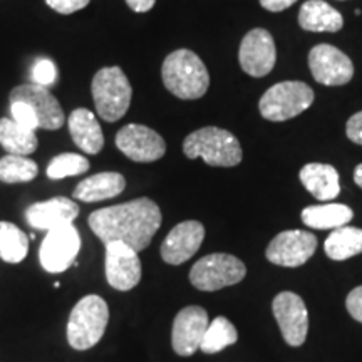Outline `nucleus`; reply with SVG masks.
I'll list each match as a JSON object with an SVG mask.
<instances>
[{
  "label": "nucleus",
  "instance_id": "obj_23",
  "mask_svg": "<svg viewBox=\"0 0 362 362\" xmlns=\"http://www.w3.org/2000/svg\"><path fill=\"white\" fill-rule=\"evenodd\" d=\"M354 218V211L342 203H327V205H314L302 210V221L309 228L330 230L349 225Z\"/></svg>",
  "mask_w": 362,
  "mask_h": 362
},
{
  "label": "nucleus",
  "instance_id": "obj_37",
  "mask_svg": "<svg viewBox=\"0 0 362 362\" xmlns=\"http://www.w3.org/2000/svg\"><path fill=\"white\" fill-rule=\"evenodd\" d=\"M354 181H356L357 187L362 188V163H361V165L356 166V170H354Z\"/></svg>",
  "mask_w": 362,
  "mask_h": 362
},
{
  "label": "nucleus",
  "instance_id": "obj_6",
  "mask_svg": "<svg viewBox=\"0 0 362 362\" xmlns=\"http://www.w3.org/2000/svg\"><path fill=\"white\" fill-rule=\"evenodd\" d=\"M314 103V90L300 81H285L267 89L259 103L262 117L282 123L309 110Z\"/></svg>",
  "mask_w": 362,
  "mask_h": 362
},
{
  "label": "nucleus",
  "instance_id": "obj_10",
  "mask_svg": "<svg viewBox=\"0 0 362 362\" xmlns=\"http://www.w3.org/2000/svg\"><path fill=\"white\" fill-rule=\"evenodd\" d=\"M116 146L136 163H153L165 156L166 143L155 129L143 124H126L117 131Z\"/></svg>",
  "mask_w": 362,
  "mask_h": 362
},
{
  "label": "nucleus",
  "instance_id": "obj_32",
  "mask_svg": "<svg viewBox=\"0 0 362 362\" xmlns=\"http://www.w3.org/2000/svg\"><path fill=\"white\" fill-rule=\"evenodd\" d=\"M90 0H45L49 7L57 13H62V16H69V13L83 11L84 7L89 6Z\"/></svg>",
  "mask_w": 362,
  "mask_h": 362
},
{
  "label": "nucleus",
  "instance_id": "obj_11",
  "mask_svg": "<svg viewBox=\"0 0 362 362\" xmlns=\"http://www.w3.org/2000/svg\"><path fill=\"white\" fill-rule=\"evenodd\" d=\"M317 250V238L305 230H285L279 233L267 247V259L280 267L304 265Z\"/></svg>",
  "mask_w": 362,
  "mask_h": 362
},
{
  "label": "nucleus",
  "instance_id": "obj_4",
  "mask_svg": "<svg viewBox=\"0 0 362 362\" xmlns=\"http://www.w3.org/2000/svg\"><path fill=\"white\" fill-rule=\"evenodd\" d=\"M110 320V309L99 296H86L74 305L67 322V342L72 349L88 351L101 341Z\"/></svg>",
  "mask_w": 362,
  "mask_h": 362
},
{
  "label": "nucleus",
  "instance_id": "obj_8",
  "mask_svg": "<svg viewBox=\"0 0 362 362\" xmlns=\"http://www.w3.org/2000/svg\"><path fill=\"white\" fill-rule=\"evenodd\" d=\"M81 250V235L74 225L49 230L39 250L40 265L49 274L66 272L76 262Z\"/></svg>",
  "mask_w": 362,
  "mask_h": 362
},
{
  "label": "nucleus",
  "instance_id": "obj_1",
  "mask_svg": "<svg viewBox=\"0 0 362 362\" xmlns=\"http://www.w3.org/2000/svg\"><path fill=\"white\" fill-rule=\"evenodd\" d=\"M161 210L149 198L101 208L89 215L88 223L104 245L123 242L136 252L146 250L161 226Z\"/></svg>",
  "mask_w": 362,
  "mask_h": 362
},
{
  "label": "nucleus",
  "instance_id": "obj_3",
  "mask_svg": "<svg viewBox=\"0 0 362 362\" xmlns=\"http://www.w3.org/2000/svg\"><path fill=\"white\" fill-rule=\"evenodd\" d=\"M183 153L189 160L202 158L206 165L232 168L242 163L243 151L240 141L230 131L206 126L193 131L183 141Z\"/></svg>",
  "mask_w": 362,
  "mask_h": 362
},
{
  "label": "nucleus",
  "instance_id": "obj_33",
  "mask_svg": "<svg viewBox=\"0 0 362 362\" xmlns=\"http://www.w3.org/2000/svg\"><path fill=\"white\" fill-rule=\"evenodd\" d=\"M346 307L352 319H356L357 322L362 324V285L349 292V296L346 298Z\"/></svg>",
  "mask_w": 362,
  "mask_h": 362
},
{
  "label": "nucleus",
  "instance_id": "obj_9",
  "mask_svg": "<svg viewBox=\"0 0 362 362\" xmlns=\"http://www.w3.org/2000/svg\"><path fill=\"white\" fill-rule=\"evenodd\" d=\"M272 312L285 342L292 347H300L309 332V312L304 298L293 292H280L272 302Z\"/></svg>",
  "mask_w": 362,
  "mask_h": 362
},
{
  "label": "nucleus",
  "instance_id": "obj_28",
  "mask_svg": "<svg viewBox=\"0 0 362 362\" xmlns=\"http://www.w3.org/2000/svg\"><path fill=\"white\" fill-rule=\"evenodd\" d=\"M39 173L35 161L27 156L7 155L0 158V181L7 185L27 183L33 181Z\"/></svg>",
  "mask_w": 362,
  "mask_h": 362
},
{
  "label": "nucleus",
  "instance_id": "obj_35",
  "mask_svg": "<svg viewBox=\"0 0 362 362\" xmlns=\"http://www.w3.org/2000/svg\"><path fill=\"white\" fill-rule=\"evenodd\" d=\"M297 0H260V6L269 12H282L292 7Z\"/></svg>",
  "mask_w": 362,
  "mask_h": 362
},
{
  "label": "nucleus",
  "instance_id": "obj_31",
  "mask_svg": "<svg viewBox=\"0 0 362 362\" xmlns=\"http://www.w3.org/2000/svg\"><path fill=\"white\" fill-rule=\"evenodd\" d=\"M11 112H12V119L17 121V123L25 126L29 129H39L37 124V117H35V112L33 111V107L27 106L25 103L21 101H12L11 103Z\"/></svg>",
  "mask_w": 362,
  "mask_h": 362
},
{
  "label": "nucleus",
  "instance_id": "obj_26",
  "mask_svg": "<svg viewBox=\"0 0 362 362\" xmlns=\"http://www.w3.org/2000/svg\"><path fill=\"white\" fill-rule=\"evenodd\" d=\"M29 253V237L11 221H0V259L19 264Z\"/></svg>",
  "mask_w": 362,
  "mask_h": 362
},
{
  "label": "nucleus",
  "instance_id": "obj_21",
  "mask_svg": "<svg viewBox=\"0 0 362 362\" xmlns=\"http://www.w3.org/2000/svg\"><path fill=\"white\" fill-rule=\"evenodd\" d=\"M67 124H69L72 141L76 143V146H79L88 155H98L101 151L104 146L103 129L96 116L89 110L79 107L72 111Z\"/></svg>",
  "mask_w": 362,
  "mask_h": 362
},
{
  "label": "nucleus",
  "instance_id": "obj_16",
  "mask_svg": "<svg viewBox=\"0 0 362 362\" xmlns=\"http://www.w3.org/2000/svg\"><path fill=\"white\" fill-rule=\"evenodd\" d=\"M208 324H210V319L203 307L189 305L181 309L175 317L173 329H171V346L176 354L188 357L200 349Z\"/></svg>",
  "mask_w": 362,
  "mask_h": 362
},
{
  "label": "nucleus",
  "instance_id": "obj_27",
  "mask_svg": "<svg viewBox=\"0 0 362 362\" xmlns=\"http://www.w3.org/2000/svg\"><path fill=\"white\" fill-rule=\"evenodd\" d=\"M238 341V332L235 325L230 322L226 317H216L208 324L205 336L202 339L200 351L205 354H216L226 349L228 346H233Z\"/></svg>",
  "mask_w": 362,
  "mask_h": 362
},
{
  "label": "nucleus",
  "instance_id": "obj_15",
  "mask_svg": "<svg viewBox=\"0 0 362 362\" xmlns=\"http://www.w3.org/2000/svg\"><path fill=\"white\" fill-rule=\"evenodd\" d=\"M21 101L33 107L39 129L56 131L62 128L66 117L61 104L47 88L39 84H22L11 90V103Z\"/></svg>",
  "mask_w": 362,
  "mask_h": 362
},
{
  "label": "nucleus",
  "instance_id": "obj_12",
  "mask_svg": "<svg viewBox=\"0 0 362 362\" xmlns=\"http://www.w3.org/2000/svg\"><path fill=\"white\" fill-rule=\"evenodd\" d=\"M238 61L243 72L252 78L270 74L277 61V49L269 30L252 29L240 44Z\"/></svg>",
  "mask_w": 362,
  "mask_h": 362
},
{
  "label": "nucleus",
  "instance_id": "obj_2",
  "mask_svg": "<svg viewBox=\"0 0 362 362\" xmlns=\"http://www.w3.org/2000/svg\"><path fill=\"white\" fill-rule=\"evenodd\" d=\"M163 84L180 99H200L210 88V74L203 61L189 49H178L163 62Z\"/></svg>",
  "mask_w": 362,
  "mask_h": 362
},
{
  "label": "nucleus",
  "instance_id": "obj_25",
  "mask_svg": "<svg viewBox=\"0 0 362 362\" xmlns=\"http://www.w3.org/2000/svg\"><path fill=\"white\" fill-rule=\"evenodd\" d=\"M325 255L329 259L342 262L362 253V228L357 226H341L329 235L324 243Z\"/></svg>",
  "mask_w": 362,
  "mask_h": 362
},
{
  "label": "nucleus",
  "instance_id": "obj_29",
  "mask_svg": "<svg viewBox=\"0 0 362 362\" xmlns=\"http://www.w3.org/2000/svg\"><path fill=\"white\" fill-rule=\"evenodd\" d=\"M89 170V161L76 153H62L52 158L47 166V176L51 180H62L66 176H76Z\"/></svg>",
  "mask_w": 362,
  "mask_h": 362
},
{
  "label": "nucleus",
  "instance_id": "obj_20",
  "mask_svg": "<svg viewBox=\"0 0 362 362\" xmlns=\"http://www.w3.org/2000/svg\"><path fill=\"white\" fill-rule=\"evenodd\" d=\"M124 188L126 180L123 175L116 173V171H104V173L93 175L81 181L72 197L79 202L96 203L119 197L124 192Z\"/></svg>",
  "mask_w": 362,
  "mask_h": 362
},
{
  "label": "nucleus",
  "instance_id": "obj_34",
  "mask_svg": "<svg viewBox=\"0 0 362 362\" xmlns=\"http://www.w3.org/2000/svg\"><path fill=\"white\" fill-rule=\"evenodd\" d=\"M346 134L352 143L361 144L362 146V111L356 112L354 116L349 117L346 124Z\"/></svg>",
  "mask_w": 362,
  "mask_h": 362
},
{
  "label": "nucleus",
  "instance_id": "obj_5",
  "mask_svg": "<svg viewBox=\"0 0 362 362\" xmlns=\"http://www.w3.org/2000/svg\"><path fill=\"white\" fill-rule=\"evenodd\" d=\"M98 115L107 123L121 119L129 110L133 88L123 69L117 66L103 67L96 72L90 84Z\"/></svg>",
  "mask_w": 362,
  "mask_h": 362
},
{
  "label": "nucleus",
  "instance_id": "obj_22",
  "mask_svg": "<svg viewBox=\"0 0 362 362\" xmlns=\"http://www.w3.org/2000/svg\"><path fill=\"white\" fill-rule=\"evenodd\" d=\"M298 24L309 33H339L344 19L341 12L324 0H307L298 12Z\"/></svg>",
  "mask_w": 362,
  "mask_h": 362
},
{
  "label": "nucleus",
  "instance_id": "obj_7",
  "mask_svg": "<svg viewBox=\"0 0 362 362\" xmlns=\"http://www.w3.org/2000/svg\"><path fill=\"white\" fill-rule=\"evenodd\" d=\"M247 275V267L230 253H211L192 267L189 282L203 292H215L242 282Z\"/></svg>",
  "mask_w": 362,
  "mask_h": 362
},
{
  "label": "nucleus",
  "instance_id": "obj_30",
  "mask_svg": "<svg viewBox=\"0 0 362 362\" xmlns=\"http://www.w3.org/2000/svg\"><path fill=\"white\" fill-rule=\"evenodd\" d=\"M56 64L49 59H40L39 62H35L33 69V81L34 84L44 86V88H49L56 83Z\"/></svg>",
  "mask_w": 362,
  "mask_h": 362
},
{
  "label": "nucleus",
  "instance_id": "obj_24",
  "mask_svg": "<svg viewBox=\"0 0 362 362\" xmlns=\"http://www.w3.org/2000/svg\"><path fill=\"white\" fill-rule=\"evenodd\" d=\"M0 144L8 155L29 156L37 149L39 143L34 129L25 128L8 117H2L0 119Z\"/></svg>",
  "mask_w": 362,
  "mask_h": 362
},
{
  "label": "nucleus",
  "instance_id": "obj_36",
  "mask_svg": "<svg viewBox=\"0 0 362 362\" xmlns=\"http://www.w3.org/2000/svg\"><path fill=\"white\" fill-rule=\"evenodd\" d=\"M126 4H128V7L133 12L143 13V12L151 11V8L155 7L156 0H126Z\"/></svg>",
  "mask_w": 362,
  "mask_h": 362
},
{
  "label": "nucleus",
  "instance_id": "obj_18",
  "mask_svg": "<svg viewBox=\"0 0 362 362\" xmlns=\"http://www.w3.org/2000/svg\"><path fill=\"white\" fill-rule=\"evenodd\" d=\"M79 216V205L66 197H56L51 200L39 202L25 210V220L33 228L49 230L69 225Z\"/></svg>",
  "mask_w": 362,
  "mask_h": 362
},
{
  "label": "nucleus",
  "instance_id": "obj_13",
  "mask_svg": "<svg viewBox=\"0 0 362 362\" xmlns=\"http://www.w3.org/2000/svg\"><path fill=\"white\" fill-rule=\"evenodd\" d=\"M309 67L317 83L324 86H344L354 76L349 56L330 44H319L309 52Z\"/></svg>",
  "mask_w": 362,
  "mask_h": 362
},
{
  "label": "nucleus",
  "instance_id": "obj_14",
  "mask_svg": "<svg viewBox=\"0 0 362 362\" xmlns=\"http://www.w3.org/2000/svg\"><path fill=\"white\" fill-rule=\"evenodd\" d=\"M106 279L112 288L128 292L141 280V260L138 252L123 242L106 245Z\"/></svg>",
  "mask_w": 362,
  "mask_h": 362
},
{
  "label": "nucleus",
  "instance_id": "obj_19",
  "mask_svg": "<svg viewBox=\"0 0 362 362\" xmlns=\"http://www.w3.org/2000/svg\"><path fill=\"white\" fill-rule=\"evenodd\" d=\"M298 178L315 200L329 202L341 193L337 170L325 163H309L300 170Z\"/></svg>",
  "mask_w": 362,
  "mask_h": 362
},
{
  "label": "nucleus",
  "instance_id": "obj_17",
  "mask_svg": "<svg viewBox=\"0 0 362 362\" xmlns=\"http://www.w3.org/2000/svg\"><path fill=\"white\" fill-rule=\"evenodd\" d=\"M203 238H205V226L200 221H181L163 240L160 248L161 259L170 265L185 264L200 250Z\"/></svg>",
  "mask_w": 362,
  "mask_h": 362
}]
</instances>
